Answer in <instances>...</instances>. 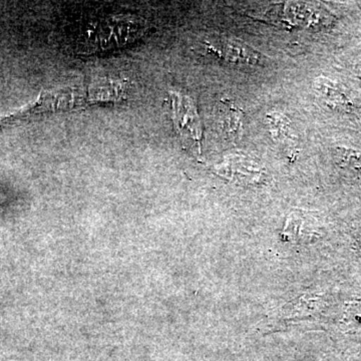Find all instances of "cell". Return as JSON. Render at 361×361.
<instances>
[{
	"label": "cell",
	"mask_w": 361,
	"mask_h": 361,
	"mask_svg": "<svg viewBox=\"0 0 361 361\" xmlns=\"http://www.w3.org/2000/svg\"><path fill=\"white\" fill-rule=\"evenodd\" d=\"M208 44V51L211 54L230 65L259 66L264 63V56L238 40L225 39Z\"/></svg>",
	"instance_id": "cell-1"
},
{
	"label": "cell",
	"mask_w": 361,
	"mask_h": 361,
	"mask_svg": "<svg viewBox=\"0 0 361 361\" xmlns=\"http://www.w3.org/2000/svg\"><path fill=\"white\" fill-rule=\"evenodd\" d=\"M218 171L226 177H241L246 182H256L263 173L255 161L241 156H231L226 159Z\"/></svg>",
	"instance_id": "cell-2"
},
{
	"label": "cell",
	"mask_w": 361,
	"mask_h": 361,
	"mask_svg": "<svg viewBox=\"0 0 361 361\" xmlns=\"http://www.w3.org/2000/svg\"><path fill=\"white\" fill-rule=\"evenodd\" d=\"M315 85L320 97L330 108H337L343 111H349L353 108V104L349 101L348 96L329 80L319 78L316 80Z\"/></svg>",
	"instance_id": "cell-3"
},
{
	"label": "cell",
	"mask_w": 361,
	"mask_h": 361,
	"mask_svg": "<svg viewBox=\"0 0 361 361\" xmlns=\"http://www.w3.org/2000/svg\"><path fill=\"white\" fill-rule=\"evenodd\" d=\"M222 127L226 134L233 139H239L242 135V111L229 102H223Z\"/></svg>",
	"instance_id": "cell-4"
},
{
	"label": "cell",
	"mask_w": 361,
	"mask_h": 361,
	"mask_svg": "<svg viewBox=\"0 0 361 361\" xmlns=\"http://www.w3.org/2000/svg\"><path fill=\"white\" fill-rule=\"evenodd\" d=\"M271 123H272V130L274 132L275 137L281 139V137H288L290 127L288 126V121L283 118V116H274V118H271Z\"/></svg>",
	"instance_id": "cell-5"
},
{
	"label": "cell",
	"mask_w": 361,
	"mask_h": 361,
	"mask_svg": "<svg viewBox=\"0 0 361 361\" xmlns=\"http://www.w3.org/2000/svg\"><path fill=\"white\" fill-rule=\"evenodd\" d=\"M338 158H341L344 163L351 166H360L361 167V152L353 149L338 148L337 149Z\"/></svg>",
	"instance_id": "cell-6"
}]
</instances>
